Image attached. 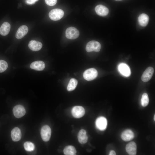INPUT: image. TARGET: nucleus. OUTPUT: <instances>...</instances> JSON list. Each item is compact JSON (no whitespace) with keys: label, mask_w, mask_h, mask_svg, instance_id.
<instances>
[{"label":"nucleus","mask_w":155,"mask_h":155,"mask_svg":"<svg viewBox=\"0 0 155 155\" xmlns=\"http://www.w3.org/2000/svg\"><path fill=\"white\" fill-rule=\"evenodd\" d=\"M49 18L52 20L57 21L61 19L63 16V11L59 9H55L51 10L49 13Z\"/></svg>","instance_id":"1"},{"label":"nucleus","mask_w":155,"mask_h":155,"mask_svg":"<svg viewBox=\"0 0 155 155\" xmlns=\"http://www.w3.org/2000/svg\"><path fill=\"white\" fill-rule=\"evenodd\" d=\"M101 46L100 43L96 41L92 40L88 42L87 44L86 49L88 52L94 51L96 52L99 51Z\"/></svg>","instance_id":"2"},{"label":"nucleus","mask_w":155,"mask_h":155,"mask_svg":"<svg viewBox=\"0 0 155 155\" xmlns=\"http://www.w3.org/2000/svg\"><path fill=\"white\" fill-rule=\"evenodd\" d=\"M98 75L97 71L94 68L88 69L84 72V78L87 81H91L95 79Z\"/></svg>","instance_id":"3"},{"label":"nucleus","mask_w":155,"mask_h":155,"mask_svg":"<svg viewBox=\"0 0 155 155\" xmlns=\"http://www.w3.org/2000/svg\"><path fill=\"white\" fill-rule=\"evenodd\" d=\"M51 133V129L49 126L46 125L42 127L40 134L42 138L44 141L46 142L49 140Z\"/></svg>","instance_id":"4"},{"label":"nucleus","mask_w":155,"mask_h":155,"mask_svg":"<svg viewBox=\"0 0 155 155\" xmlns=\"http://www.w3.org/2000/svg\"><path fill=\"white\" fill-rule=\"evenodd\" d=\"M65 35L68 39H74L78 37L79 35V32L76 28L70 27L66 29Z\"/></svg>","instance_id":"5"},{"label":"nucleus","mask_w":155,"mask_h":155,"mask_svg":"<svg viewBox=\"0 0 155 155\" xmlns=\"http://www.w3.org/2000/svg\"><path fill=\"white\" fill-rule=\"evenodd\" d=\"M14 116L17 118H20L25 115L26 111L24 107L21 105L15 106L13 109Z\"/></svg>","instance_id":"6"},{"label":"nucleus","mask_w":155,"mask_h":155,"mask_svg":"<svg viewBox=\"0 0 155 155\" xmlns=\"http://www.w3.org/2000/svg\"><path fill=\"white\" fill-rule=\"evenodd\" d=\"M71 113L72 115L74 117L79 118L84 115L85 113V110L82 106H75L72 108Z\"/></svg>","instance_id":"7"},{"label":"nucleus","mask_w":155,"mask_h":155,"mask_svg":"<svg viewBox=\"0 0 155 155\" xmlns=\"http://www.w3.org/2000/svg\"><path fill=\"white\" fill-rule=\"evenodd\" d=\"M96 125L97 128L101 131L105 129L107 126V120L103 117H100L98 118L96 120Z\"/></svg>","instance_id":"8"},{"label":"nucleus","mask_w":155,"mask_h":155,"mask_svg":"<svg viewBox=\"0 0 155 155\" xmlns=\"http://www.w3.org/2000/svg\"><path fill=\"white\" fill-rule=\"evenodd\" d=\"M154 72L153 68L151 67H148L143 73L142 77V80L145 82L149 81L152 77Z\"/></svg>","instance_id":"9"},{"label":"nucleus","mask_w":155,"mask_h":155,"mask_svg":"<svg viewBox=\"0 0 155 155\" xmlns=\"http://www.w3.org/2000/svg\"><path fill=\"white\" fill-rule=\"evenodd\" d=\"M118 69L120 73L125 77H129L131 72L129 66L125 63H120L118 66Z\"/></svg>","instance_id":"10"},{"label":"nucleus","mask_w":155,"mask_h":155,"mask_svg":"<svg viewBox=\"0 0 155 155\" xmlns=\"http://www.w3.org/2000/svg\"><path fill=\"white\" fill-rule=\"evenodd\" d=\"M95 11L96 13L98 15L104 16L107 15L108 13V9L105 6L99 5L96 6L95 7Z\"/></svg>","instance_id":"11"},{"label":"nucleus","mask_w":155,"mask_h":155,"mask_svg":"<svg viewBox=\"0 0 155 155\" xmlns=\"http://www.w3.org/2000/svg\"><path fill=\"white\" fill-rule=\"evenodd\" d=\"M28 30V28L26 26L22 25L20 26L16 32V38L18 39L22 38L27 34Z\"/></svg>","instance_id":"12"},{"label":"nucleus","mask_w":155,"mask_h":155,"mask_svg":"<svg viewBox=\"0 0 155 155\" xmlns=\"http://www.w3.org/2000/svg\"><path fill=\"white\" fill-rule=\"evenodd\" d=\"M11 137L12 140L14 142H17L21 139L22 134L20 129L18 127H15L11 131Z\"/></svg>","instance_id":"13"},{"label":"nucleus","mask_w":155,"mask_h":155,"mask_svg":"<svg viewBox=\"0 0 155 155\" xmlns=\"http://www.w3.org/2000/svg\"><path fill=\"white\" fill-rule=\"evenodd\" d=\"M134 136L133 132L130 129H127L124 131L121 135V139L125 141H128L132 140Z\"/></svg>","instance_id":"14"},{"label":"nucleus","mask_w":155,"mask_h":155,"mask_svg":"<svg viewBox=\"0 0 155 155\" xmlns=\"http://www.w3.org/2000/svg\"><path fill=\"white\" fill-rule=\"evenodd\" d=\"M127 152L130 155H135L136 154L137 146L134 142H131L127 144L125 147Z\"/></svg>","instance_id":"15"},{"label":"nucleus","mask_w":155,"mask_h":155,"mask_svg":"<svg viewBox=\"0 0 155 155\" xmlns=\"http://www.w3.org/2000/svg\"><path fill=\"white\" fill-rule=\"evenodd\" d=\"M45 67L44 63L42 61H37L32 63L30 65V67L37 71H42Z\"/></svg>","instance_id":"16"},{"label":"nucleus","mask_w":155,"mask_h":155,"mask_svg":"<svg viewBox=\"0 0 155 155\" xmlns=\"http://www.w3.org/2000/svg\"><path fill=\"white\" fill-rule=\"evenodd\" d=\"M29 48L33 51H37L40 50L42 47L41 42L34 40H32L30 41L28 44Z\"/></svg>","instance_id":"17"},{"label":"nucleus","mask_w":155,"mask_h":155,"mask_svg":"<svg viewBox=\"0 0 155 155\" xmlns=\"http://www.w3.org/2000/svg\"><path fill=\"white\" fill-rule=\"evenodd\" d=\"M78 141L80 144H84L86 143L88 140L86 131L83 129L80 130L78 134Z\"/></svg>","instance_id":"18"},{"label":"nucleus","mask_w":155,"mask_h":155,"mask_svg":"<svg viewBox=\"0 0 155 155\" xmlns=\"http://www.w3.org/2000/svg\"><path fill=\"white\" fill-rule=\"evenodd\" d=\"M11 28L10 24L8 22H4L0 28V34L2 36H5L9 33Z\"/></svg>","instance_id":"19"},{"label":"nucleus","mask_w":155,"mask_h":155,"mask_svg":"<svg viewBox=\"0 0 155 155\" xmlns=\"http://www.w3.org/2000/svg\"><path fill=\"white\" fill-rule=\"evenodd\" d=\"M149 20V18L147 14L142 13L140 14L138 18V21L141 26H146L148 24Z\"/></svg>","instance_id":"20"},{"label":"nucleus","mask_w":155,"mask_h":155,"mask_svg":"<svg viewBox=\"0 0 155 155\" xmlns=\"http://www.w3.org/2000/svg\"><path fill=\"white\" fill-rule=\"evenodd\" d=\"M64 153L66 155H74L76 153L75 148L72 146H68L65 147L63 150Z\"/></svg>","instance_id":"21"},{"label":"nucleus","mask_w":155,"mask_h":155,"mask_svg":"<svg viewBox=\"0 0 155 155\" xmlns=\"http://www.w3.org/2000/svg\"><path fill=\"white\" fill-rule=\"evenodd\" d=\"M78 83V81L76 79L73 78L71 79L67 86V89L68 91H70L74 90L77 85Z\"/></svg>","instance_id":"22"},{"label":"nucleus","mask_w":155,"mask_h":155,"mask_svg":"<svg viewBox=\"0 0 155 155\" xmlns=\"http://www.w3.org/2000/svg\"><path fill=\"white\" fill-rule=\"evenodd\" d=\"M24 149L27 151L31 152L33 151L35 148L34 144L32 142H26L24 144Z\"/></svg>","instance_id":"23"},{"label":"nucleus","mask_w":155,"mask_h":155,"mask_svg":"<svg viewBox=\"0 0 155 155\" xmlns=\"http://www.w3.org/2000/svg\"><path fill=\"white\" fill-rule=\"evenodd\" d=\"M149 102V99L147 94L146 93H144L141 98V104L143 107L146 106Z\"/></svg>","instance_id":"24"},{"label":"nucleus","mask_w":155,"mask_h":155,"mask_svg":"<svg viewBox=\"0 0 155 155\" xmlns=\"http://www.w3.org/2000/svg\"><path fill=\"white\" fill-rule=\"evenodd\" d=\"M8 67L7 62L3 60H0V73L3 72Z\"/></svg>","instance_id":"25"},{"label":"nucleus","mask_w":155,"mask_h":155,"mask_svg":"<svg viewBox=\"0 0 155 155\" xmlns=\"http://www.w3.org/2000/svg\"><path fill=\"white\" fill-rule=\"evenodd\" d=\"M45 3L48 5L53 6L55 5L57 0H45Z\"/></svg>","instance_id":"26"},{"label":"nucleus","mask_w":155,"mask_h":155,"mask_svg":"<svg viewBox=\"0 0 155 155\" xmlns=\"http://www.w3.org/2000/svg\"><path fill=\"white\" fill-rule=\"evenodd\" d=\"M116 154L115 152L113 150H111L109 153V155H115Z\"/></svg>","instance_id":"27"},{"label":"nucleus","mask_w":155,"mask_h":155,"mask_svg":"<svg viewBox=\"0 0 155 155\" xmlns=\"http://www.w3.org/2000/svg\"><path fill=\"white\" fill-rule=\"evenodd\" d=\"M32 2L34 3H35V2L37 1L38 0H30Z\"/></svg>","instance_id":"28"},{"label":"nucleus","mask_w":155,"mask_h":155,"mask_svg":"<svg viewBox=\"0 0 155 155\" xmlns=\"http://www.w3.org/2000/svg\"><path fill=\"white\" fill-rule=\"evenodd\" d=\"M155 115H154V121L155 120Z\"/></svg>","instance_id":"29"},{"label":"nucleus","mask_w":155,"mask_h":155,"mask_svg":"<svg viewBox=\"0 0 155 155\" xmlns=\"http://www.w3.org/2000/svg\"><path fill=\"white\" fill-rule=\"evenodd\" d=\"M116 0V1H120V0Z\"/></svg>","instance_id":"30"}]
</instances>
